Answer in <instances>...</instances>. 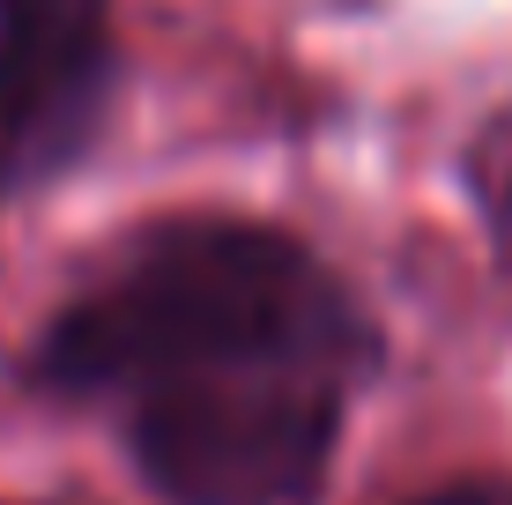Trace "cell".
I'll return each instance as SVG.
<instances>
[{"label": "cell", "instance_id": "cell-6", "mask_svg": "<svg viewBox=\"0 0 512 505\" xmlns=\"http://www.w3.org/2000/svg\"><path fill=\"white\" fill-rule=\"evenodd\" d=\"M490 505H512V491H490Z\"/></svg>", "mask_w": 512, "mask_h": 505}, {"label": "cell", "instance_id": "cell-1", "mask_svg": "<svg viewBox=\"0 0 512 505\" xmlns=\"http://www.w3.org/2000/svg\"><path fill=\"white\" fill-rule=\"evenodd\" d=\"M379 357L372 320L290 231L156 223L38 335V387L67 402H134L231 372H334Z\"/></svg>", "mask_w": 512, "mask_h": 505}, {"label": "cell", "instance_id": "cell-3", "mask_svg": "<svg viewBox=\"0 0 512 505\" xmlns=\"http://www.w3.org/2000/svg\"><path fill=\"white\" fill-rule=\"evenodd\" d=\"M112 75V0H0V208L82 164Z\"/></svg>", "mask_w": 512, "mask_h": 505}, {"label": "cell", "instance_id": "cell-2", "mask_svg": "<svg viewBox=\"0 0 512 505\" xmlns=\"http://www.w3.org/2000/svg\"><path fill=\"white\" fill-rule=\"evenodd\" d=\"M349 387L334 372H231L127 402V446L171 505H305Z\"/></svg>", "mask_w": 512, "mask_h": 505}, {"label": "cell", "instance_id": "cell-5", "mask_svg": "<svg viewBox=\"0 0 512 505\" xmlns=\"http://www.w3.org/2000/svg\"><path fill=\"white\" fill-rule=\"evenodd\" d=\"M409 505H490V491H483V483H446V491H423Z\"/></svg>", "mask_w": 512, "mask_h": 505}, {"label": "cell", "instance_id": "cell-4", "mask_svg": "<svg viewBox=\"0 0 512 505\" xmlns=\"http://www.w3.org/2000/svg\"><path fill=\"white\" fill-rule=\"evenodd\" d=\"M468 194L483 208L490 253H498V268L512 283V104L498 119H483V134L468 142Z\"/></svg>", "mask_w": 512, "mask_h": 505}]
</instances>
